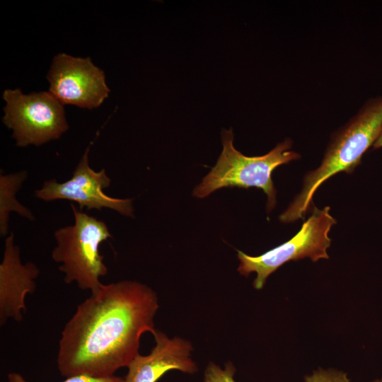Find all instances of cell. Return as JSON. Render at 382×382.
<instances>
[{"label":"cell","instance_id":"6da1fadb","mask_svg":"<svg viewBox=\"0 0 382 382\" xmlns=\"http://www.w3.org/2000/svg\"><path fill=\"white\" fill-rule=\"evenodd\" d=\"M156 292L136 281L103 284L76 307L59 342L57 368L65 377H109L139 354L140 338L153 334Z\"/></svg>","mask_w":382,"mask_h":382},{"label":"cell","instance_id":"9c48e42d","mask_svg":"<svg viewBox=\"0 0 382 382\" xmlns=\"http://www.w3.org/2000/svg\"><path fill=\"white\" fill-rule=\"evenodd\" d=\"M40 274L37 266L32 262L23 263L20 248L14 236H7L0 263V324L8 319L20 322L26 311L25 297L36 289L35 279Z\"/></svg>","mask_w":382,"mask_h":382},{"label":"cell","instance_id":"3957f363","mask_svg":"<svg viewBox=\"0 0 382 382\" xmlns=\"http://www.w3.org/2000/svg\"><path fill=\"white\" fill-rule=\"evenodd\" d=\"M70 205L74 224L54 231L57 245L52 258L59 264L65 283L75 282L79 289L94 294L103 284L100 279L108 273L99 248L112 236L103 221L79 210L72 203Z\"/></svg>","mask_w":382,"mask_h":382},{"label":"cell","instance_id":"5b68a950","mask_svg":"<svg viewBox=\"0 0 382 382\" xmlns=\"http://www.w3.org/2000/svg\"><path fill=\"white\" fill-rule=\"evenodd\" d=\"M335 224V219L330 214L329 207L323 209L314 207L312 214L289 241L259 256H250L238 250L240 264L237 270L245 277L255 272L257 276L253 286L261 289L267 277L289 261L305 257L313 262L328 259L327 250L331 243L328 233Z\"/></svg>","mask_w":382,"mask_h":382},{"label":"cell","instance_id":"7a4b0ae2","mask_svg":"<svg viewBox=\"0 0 382 382\" xmlns=\"http://www.w3.org/2000/svg\"><path fill=\"white\" fill-rule=\"evenodd\" d=\"M382 131V98L369 99L334 135L320 166L308 173L301 192L279 216L283 223L303 219L313 204L314 192L326 180L341 171L352 173Z\"/></svg>","mask_w":382,"mask_h":382},{"label":"cell","instance_id":"2e32d148","mask_svg":"<svg viewBox=\"0 0 382 382\" xmlns=\"http://www.w3.org/2000/svg\"><path fill=\"white\" fill-rule=\"evenodd\" d=\"M371 382H382V378H377Z\"/></svg>","mask_w":382,"mask_h":382},{"label":"cell","instance_id":"8fae6325","mask_svg":"<svg viewBox=\"0 0 382 382\" xmlns=\"http://www.w3.org/2000/svg\"><path fill=\"white\" fill-rule=\"evenodd\" d=\"M26 171L0 175V234L6 236L8 233L9 216L12 212L33 221L32 212L21 204L16 198V194L26 180Z\"/></svg>","mask_w":382,"mask_h":382},{"label":"cell","instance_id":"8992f818","mask_svg":"<svg viewBox=\"0 0 382 382\" xmlns=\"http://www.w3.org/2000/svg\"><path fill=\"white\" fill-rule=\"evenodd\" d=\"M4 125L13 130L21 147L40 146L59 138L69 128L63 105L50 92L25 95L21 90L6 89L3 93Z\"/></svg>","mask_w":382,"mask_h":382},{"label":"cell","instance_id":"ba28073f","mask_svg":"<svg viewBox=\"0 0 382 382\" xmlns=\"http://www.w3.org/2000/svg\"><path fill=\"white\" fill-rule=\"evenodd\" d=\"M47 80L49 92L62 105L91 109L99 106L110 92L103 71L94 65L89 57L57 54Z\"/></svg>","mask_w":382,"mask_h":382},{"label":"cell","instance_id":"5bb4252c","mask_svg":"<svg viewBox=\"0 0 382 382\" xmlns=\"http://www.w3.org/2000/svg\"><path fill=\"white\" fill-rule=\"evenodd\" d=\"M8 382H28L21 374L11 372L7 376ZM62 382H125L124 378L115 375L109 377H93L87 375H76L66 378Z\"/></svg>","mask_w":382,"mask_h":382},{"label":"cell","instance_id":"277c9868","mask_svg":"<svg viewBox=\"0 0 382 382\" xmlns=\"http://www.w3.org/2000/svg\"><path fill=\"white\" fill-rule=\"evenodd\" d=\"M223 149L216 165L193 191V195L204 198L222 187H238L260 188L267 196L269 213L277 204V191L272 179L278 166L299 158L300 155L290 151L291 141L286 139L267 154L260 156H247L233 146L232 129L221 134Z\"/></svg>","mask_w":382,"mask_h":382},{"label":"cell","instance_id":"4fadbf2b","mask_svg":"<svg viewBox=\"0 0 382 382\" xmlns=\"http://www.w3.org/2000/svg\"><path fill=\"white\" fill-rule=\"evenodd\" d=\"M305 382H350L347 374L333 369L319 368L304 377Z\"/></svg>","mask_w":382,"mask_h":382},{"label":"cell","instance_id":"9a60e30c","mask_svg":"<svg viewBox=\"0 0 382 382\" xmlns=\"http://www.w3.org/2000/svg\"><path fill=\"white\" fill-rule=\"evenodd\" d=\"M381 147H382V131H381L379 137H378V139H376V141L374 144L373 149H379V148H381Z\"/></svg>","mask_w":382,"mask_h":382},{"label":"cell","instance_id":"7c38bea8","mask_svg":"<svg viewBox=\"0 0 382 382\" xmlns=\"http://www.w3.org/2000/svg\"><path fill=\"white\" fill-rule=\"evenodd\" d=\"M236 368L229 361L224 369L213 362H209L204 371V382H236L233 378Z\"/></svg>","mask_w":382,"mask_h":382},{"label":"cell","instance_id":"30bf717a","mask_svg":"<svg viewBox=\"0 0 382 382\" xmlns=\"http://www.w3.org/2000/svg\"><path fill=\"white\" fill-rule=\"evenodd\" d=\"M152 335L155 346L149 354H139L130 363L125 382H157L170 370L188 374L197 371V365L191 357L193 348L188 340L170 338L156 329Z\"/></svg>","mask_w":382,"mask_h":382},{"label":"cell","instance_id":"52a82bcc","mask_svg":"<svg viewBox=\"0 0 382 382\" xmlns=\"http://www.w3.org/2000/svg\"><path fill=\"white\" fill-rule=\"evenodd\" d=\"M89 150L90 145L69 180L63 183H58L56 179L47 180L40 189L35 191V196L45 202L57 199L74 202L79 204L81 209L84 207L88 210L107 208L133 217L132 199L112 197L103 192V189L110 186L111 179L104 168L96 171L90 167Z\"/></svg>","mask_w":382,"mask_h":382}]
</instances>
